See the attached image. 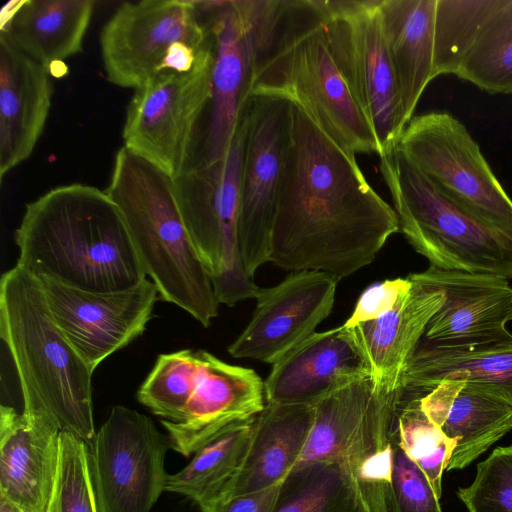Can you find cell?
<instances>
[{
  "label": "cell",
  "mask_w": 512,
  "mask_h": 512,
  "mask_svg": "<svg viewBox=\"0 0 512 512\" xmlns=\"http://www.w3.org/2000/svg\"><path fill=\"white\" fill-rule=\"evenodd\" d=\"M396 436L402 450L424 472L440 499L442 475L456 443L427 417L420 397L405 398L397 417Z\"/></svg>",
  "instance_id": "836d02e7"
},
{
  "label": "cell",
  "mask_w": 512,
  "mask_h": 512,
  "mask_svg": "<svg viewBox=\"0 0 512 512\" xmlns=\"http://www.w3.org/2000/svg\"><path fill=\"white\" fill-rule=\"evenodd\" d=\"M456 495L468 512H512V445L479 462L472 483Z\"/></svg>",
  "instance_id": "e575fe53"
},
{
  "label": "cell",
  "mask_w": 512,
  "mask_h": 512,
  "mask_svg": "<svg viewBox=\"0 0 512 512\" xmlns=\"http://www.w3.org/2000/svg\"><path fill=\"white\" fill-rule=\"evenodd\" d=\"M169 447L148 416L114 406L87 444L98 512H150L165 491Z\"/></svg>",
  "instance_id": "4fadbf2b"
},
{
  "label": "cell",
  "mask_w": 512,
  "mask_h": 512,
  "mask_svg": "<svg viewBox=\"0 0 512 512\" xmlns=\"http://www.w3.org/2000/svg\"><path fill=\"white\" fill-rule=\"evenodd\" d=\"M503 0H437L433 75H455L480 29Z\"/></svg>",
  "instance_id": "d6a6232c"
},
{
  "label": "cell",
  "mask_w": 512,
  "mask_h": 512,
  "mask_svg": "<svg viewBox=\"0 0 512 512\" xmlns=\"http://www.w3.org/2000/svg\"><path fill=\"white\" fill-rule=\"evenodd\" d=\"M39 279L54 321L92 372L145 331L158 294L147 279L116 292L84 291Z\"/></svg>",
  "instance_id": "2e32d148"
},
{
  "label": "cell",
  "mask_w": 512,
  "mask_h": 512,
  "mask_svg": "<svg viewBox=\"0 0 512 512\" xmlns=\"http://www.w3.org/2000/svg\"><path fill=\"white\" fill-rule=\"evenodd\" d=\"M51 73L0 33V178L33 153L49 117Z\"/></svg>",
  "instance_id": "7402d4cb"
},
{
  "label": "cell",
  "mask_w": 512,
  "mask_h": 512,
  "mask_svg": "<svg viewBox=\"0 0 512 512\" xmlns=\"http://www.w3.org/2000/svg\"><path fill=\"white\" fill-rule=\"evenodd\" d=\"M339 280L322 271H297L276 286L260 288L252 317L228 347L229 354L276 363L328 317Z\"/></svg>",
  "instance_id": "e0dca14e"
},
{
  "label": "cell",
  "mask_w": 512,
  "mask_h": 512,
  "mask_svg": "<svg viewBox=\"0 0 512 512\" xmlns=\"http://www.w3.org/2000/svg\"><path fill=\"white\" fill-rule=\"evenodd\" d=\"M283 480L264 489L232 497L205 512H274Z\"/></svg>",
  "instance_id": "f35d334b"
},
{
  "label": "cell",
  "mask_w": 512,
  "mask_h": 512,
  "mask_svg": "<svg viewBox=\"0 0 512 512\" xmlns=\"http://www.w3.org/2000/svg\"><path fill=\"white\" fill-rule=\"evenodd\" d=\"M256 417L233 425L195 452L184 468L168 474L165 491L190 498L202 512L232 498L248 458Z\"/></svg>",
  "instance_id": "f1b7e54d"
},
{
  "label": "cell",
  "mask_w": 512,
  "mask_h": 512,
  "mask_svg": "<svg viewBox=\"0 0 512 512\" xmlns=\"http://www.w3.org/2000/svg\"><path fill=\"white\" fill-rule=\"evenodd\" d=\"M437 0H379L382 35L406 124L433 75Z\"/></svg>",
  "instance_id": "4316f807"
},
{
  "label": "cell",
  "mask_w": 512,
  "mask_h": 512,
  "mask_svg": "<svg viewBox=\"0 0 512 512\" xmlns=\"http://www.w3.org/2000/svg\"><path fill=\"white\" fill-rule=\"evenodd\" d=\"M396 147L444 197L512 236V199L460 120L439 111L413 116Z\"/></svg>",
  "instance_id": "30bf717a"
},
{
  "label": "cell",
  "mask_w": 512,
  "mask_h": 512,
  "mask_svg": "<svg viewBox=\"0 0 512 512\" xmlns=\"http://www.w3.org/2000/svg\"><path fill=\"white\" fill-rule=\"evenodd\" d=\"M0 512H22L11 502L0 496Z\"/></svg>",
  "instance_id": "ab89813d"
},
{
  "label": "cell",
  "mask_w": 512,
  "mask_h": 512,
  "mask_svg": "<svg viewBox=\"0 0 512 512\" xmlns=\"http://www.w3.org/2000/svg\"><path fill=\"white\" fill-rule=\"evenodd\" d=\"M265 405L264 382L253 369L228 364L204 351L183 420H162V425L170 448L190 456L233 425L256 417Z\"/></svg>",
  "instance_id": "d6986e66"
},
{
  "label": "cell",
  "mask_w": 512,
  "mask_h": 512,
  "mask_svg": "<svg viewBox=\"0 0 512 512\" xmlns=\"http://www.w3.org/2000/svg\"><path fill=\"white\" fill-rule=\"evenodd\" d=\"M213 47L184 72L160 74L135 90L122 130L124 147L172 179L192 157L211 97Z\"/></svg>",
  "instance_id": "7c38bea8"
},
{
  "label": "cell",
  "mask_w": 512,
  "mask_h": 512,
  "mask_svg": "<svg viewBox=\"0 0 512 512\" xmlns=\"http://www.w3.org/2000/svg\"><path fill=\"white\" fill-rule=\"evenodd\" d=\"M61 431L51 420L0 408V496L22 512H50L59 475Z\"/></svg>",
  "instance_id": "ffe728a7"
},
{
  "label": "cell",
  "mask_w": 512,
  "mask_h": 512,
  "mask_svg": "<svg viewBox=\"0 0 512 512\" xmlns=\"http://www.w3.org/2000/svg\"><path fill=\"white\" fill-rule=\"evenodd\" d=\"M459 379L512 405V335L474 346H438L420 340L402 388L422 397L445 380Z\"/></svg>",
  "instance_id": "484cf974"
},
{
  "label": "cell",
  "mask_w": 512,
  "mask_h": 512,
  "mask_svg": "<svg viewBox=\"0 0 512 512\" xmlns=\"http://www.w3.org/2000/svg\"><path fill=\"white\" fill-rule=\"evenodd\" d=\"M15 241L16 265L69 287L116 292L146 279L119 207L92 185H59L28 203Z\"/></svg>",
  "instance_id": "7a4b0ae2"
},
{
  "label": "cell",
  "mask_w": 512,
  "mask_h": 512,
  "mask_svg": "<svg viewBox=\"0 0 512 512\" xmlns=\"http://www.w3.org/2000/svg\"><path fill=\"white\" fill-rule=\"evenodd\" d=\"M94 0H24L6 4L0 33L43 65L51 75L56 66L80 53L90 25Z\"/></svg>",
  "instance_id": "d4e9b609"
},
{
  "label": "cell",
  "mask_w": 512,
  "mask_h": 512,
  "mask_svg": "<svg viewBox=\"0 0 512 512\" xmlns=\"http://www.w3.org/2000/svg\"><path fill=\"white\" fill-rule=\"evenodd\" d=\"M50 512H98L87 443L68 433H61L59 475Z\"/></svg>",
  "instance_id": "d590c367"
},
{
  "label": "cell",
  "mask_w": 512,
  "mask_h": 512,
  "mask_svg": "<svg viewBox=\"0 0 512 512\" xmlns=\"http://www.w3.org/2000/svg\"><path fill=\"white\" fill-rule=\"evenodd\" d=\"M105 191L119 207L143 270L162 299L208 327L219 303L180 215L173 179L123 146Z\"/></svg>",
  "instance_id": "5b68a950"
},
{
  "label": "cell",
  "mask_w": 512,
  "mask_h": 512,
  "mask_svg": "<svg viewBox=\"0 0 512 512\" xmlns=\"http://www.w3.org/2000/svg\"><path fill=\"white\" fill-rule=\"evenodd\" d=\"M274 512H371L352 475L341 465L293 467L284 478Z\"/></svg>",
  "instance_id": "f546056e"
},
{
  "label": "cell",
  "mask_w": 512,
  "mask_h": 512,
  "mask_svg": "<svg viewBox=\"0 0 512 512\" xmlns=\"http://www.w3.org/2000/svg\"><path fill=\"white\" fill-rule=\"evenodd\" d=\"M249 123L247 99L226 154L194 162L173 179L180 215L210 276L219 304L256 299L260 288L244 268L238 241L240 184Z\"/></svg>",
  "instance_id": "52a82bcc"
},
{
  "label": "cell",
  "mask_w": 512,
  "mask_h": 512,
  "mask_svg": "<svg viewBox=\"0 0 512 512\" xmlns=\"http://www.w3.org/2000/svg\"><path fill=\"white\" fill-rule=\"evenodd\" d=\"M396 232L394 208L357 161L292 103L269 262L341 279L372 263Z\"/></svg>",
  "instance_id": "6da1fadb"
},
{
  "label": "cell",
  "mask_w": 512,
  "mask_h": 512,
  "mask_svg": "<svg viewBox=\"0 0 512 512\" xmlns=\"http://www.w3.org/2000/svg\"><path fill=\"white\" fill-rule=\"evenodd\" d=\"M392 497L394 512H442L439 498L424 472L392 442Z\"/></svg>",
  "instance_id": "8d00e7d4"
},
{
  "label": "cell",
  "mask_w": 512,
  "mask_h": 512,
  "mask_svg": "<svg viewBox=\"0 0 512 512\" xmlns=\"http://www.w3.org/2000/svg\"><path fill=\"white\" fill-rule=\"evenodd\" d=\"M370 377L369 368L344 325L315 332L272 365L265 400L314 404L323 396Z\"/></svg>",
  "instance_id": "44dd1931"
},
{
  "label": "cell",
  "mask_w": 512,
  "mask_h": 512,
  "mask_svg": "<svg viewBox=\"0 0 512 512\" xmlns=\"http://www.w3.org/2000/svg\"><path fill=\"white\" fill-rule=\"evenodd\" d=\"M410 275L444 296L422 340L456 347L489 343L512 335L506 328L512 320V287L508 279L432 265Z\"/></svg>",
  "instance_id": "ac0fdd59"
},
{
  "label": "cell",
  "mask_w": 512,
  "mask_h": 512,
  "mask_svg": "<svg viewBox=\"0 0 512 512\" xmlns=\"http://www.w3.org/2000/svg\"><path fill=\"white\" fill-rule=\"evenodd\" d=\"M313 422V404L266 402L256 417L248 458L232 497L283 480L301 456Z\"/></svg>",
  "instance_id": "83f0119b"
},
{
  "label": "cell",
  "mask_w": 512,
  "mask_h": 512,
  "mask_svg": "<svg viewBox=\"0 0 512 512\" xmlns=\"http://www.w3.org/2000/svg\"><path fill=\"white\" fill-rule=\"evenodd\" d=\"M455 76L489 94L512 93V0L486 20Z\"/></svg>",
  "instance_id": "4dcf8cb0"
},
{
  "label": "cell",
  "mask_w": 512,
  "mask_h": 512,
  "mask_svg": "<svg viewBox=\"0 0 512 512\" xmlns=\"http://www.w3.org/2000/svg\"><path fill=\"white\" fill-rule=\"evenodd\" d=\"M410 288L408 277L372 284L360 295L351 316L343 325L352 328L381 317L392 310Z\"/></svg>",
  "instance_id": "74e56055"
},
{
  "label": "cell",
  "mask_w": 512,
  "mask_h": 512,
  "mask_svg": "<svg viewBox=\"0 0 512 512\" xmlns=\"http://www.w3.org/2000/svg\"><path fill=\"white\" fill-rule=\"evenodd\" d=\"M332 55L374 131L379 156L394 147L406 122L382 35L379 0H316Z\"/></svg>",
  "instance_id": "8fae6325"
},
{
  "label": "cell",
  "mask_w": 512,
  "mask_h": 512,
  "mask_svg": "<svg viewBox=\"0 0 512 512\" xmlns=\"http://www.w3.org/2000/svg\"><path fill=\"white\" fill-rule=\"evenodd\" d=\"M203 352L186 349L159 355L138 391L139 402L163 420L181 422L199 380Z\"/></svg>",
  "instance_id": "1f68e13d"
},
{
  "label": "cell",
  "mask_w": 512,
  "mask_h": 512,
  "mask_svg": "<svg viewBox=\"0 0 512 512\" xmlns=\"http://www.w3.org/2000/svg\"><path fill=\"white\" fill-rule=\"evenodd\" d=\"M212 47L195 0L123 2L100 33L107 81L134 90L160 74L192 69Z\"/></svg>",
  "instance_id": "ba28073f"
},
{
  "label": "cell",
  "mask_w": 512,
  "mask_h": 512,
  "mask_svg": "<svg viewBox=\"0 0 512 512\" xmlns=\"http://www.w3.org/2000/svg\"><path fill=\"white\" fill-rule=\"evenodd\" d=\"M251 96L283 98L299 106L352 159L363 153L379 155L374 131L332 55L316 0H288L253 70Z\"/></svg>",
  "instance_id": "277c9868"
},
{
  "label": "cell",
  "mask_w": 512,
  "mask_h": 512,
  "mask_svg": "<svg viewBox=\"0 0 512 512\" xmlns=\"http://www.w3.org/2000/svg\"><path fill=\"white\" fill-rule=\"evenodd\" d=\"M420 404L456 443L445 471L466 468L512 430V405L464 380L442 381Z\"/></svg>",
  "instance_id": "cb8c5ba5"
},
{
  "label": "cell",
  "mask_w": 512,
  "mask_h": 512,
  "mask_svg": "<svg viewBox=\"0 0 512 512\" xmlns=\"http://www.w3.org/2000/svg\"><path fill=\"white\" fill-rule=\"evenodd\" d=\"M401 231L430 265L512 278V236L487 226L444 197L396 145L380 156Z\"/></svg>",
  "instance_id": "8992f818"
},
{
  "label": "cell",
  "mask_w": 512,
  "mask_h": 512,
  "mask_svg": "<svg viewBox=\"0 0 512 512\" xmlns=\"http://www.w3.org/2000/svg\"><path fill=\"white\" fill-rule=\"evenodd\" d=\"M291 108L292 103L283 98L249 97V123L240 184L238 241L244 268L251 278L270 258Z\"/></svg>",
  "instance_id": "9a60e30c"
},
{
  "label": "cell",
  "mask_w": 512,
  "mask_h": 512,
  "mask_svg": "<svg viewBox=\"0 0 512 512\" xmlns=\"http://www.w3.org/2000/svg\"><path fill=\"white\" fill-rule=\"evenodd\" d=\"M403 402L402 389H377L370 377L328 393L313 404V426L295 466L333 462L353 475L366 463L391 460Z\"/></svg>",
  "instance_id": "5bb4252c"
},
{
  "label": "cell",
  "mask_w": 512,
  "mask_h": 512,
  "mask_svg": "<svg viewBox=\"0 0 512 512\" xmlns=\"http://www.w3.org/2000/svg\"><path fill=\"white\" fill-rule=\"evenodd\" d=\"M0 335L17 370L23 413L88 444L96 433L93 372L54 321L40 279L18 265L0 280Z\"/></svg>",
  "instance_id": "3957f363"
},
{
  "label": "cell",
  "mask_w": 512,
  "mask_h": 512,
  "mask_svg": "<svg viewBox=\"0 0 512 512\" xmlns=\"http://www.w3.org/2000/svg\"><path fill=\"white\" fill-rule=\"evenodd\" d=\"M411 288L381 317L348 328L377 389L403 390L402 380L430 319L443 304L441 292L410 274Z\"/></svg>",
  "instance_id": "603a6c76"
},
{
  "label": "cell",
  "mask_w": 512,
  "mask_h": 512,
  "mask_svg": "<svg viewBox=\"0 0 512 512\" xmlns=\"http://www.w3.org/2000/svg\"><path fill=\"white\" fill-rule=\"evenodd\" d=\"M213 40L208 121L190 163L222 158L234 137L256 63L272 41L284 0L195 1Z\"/></svg>",
  "instance_id": "9c48e42d"
}]
</instances>
